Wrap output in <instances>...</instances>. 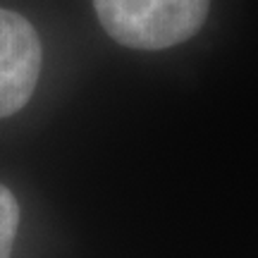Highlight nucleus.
<instances>
[{
  "label": "nucleus",
  "mask_w": 258,
  "mask_h": 258,
  "mask_svg": "<svg viewBox=\"0 0 258 258\" xmlns=\"http://www.w3.org/2000/svg\"><path fill=\"white\" fill-rule=\"evenodd\" d=\"M19 225V206L8 186L0 184V258H10Z\"/></svg>",
  "instance_id": "nucleus-3"
},
{
  "label": "nucleus",
  "mask_w": 258,
  "mask_h": 258,
  "mask_svg": "<svg viewBox=\"0 0 258 258\" xmlns=\"http://www.w3.org/2000/svg\"><path fill=\"white\" fill-rule=\"evenodd\" d=\"M41 41L31 22L0 10V117L22 110L41 74Z\"/></svg>",
  "instance_id": "nucleus-2"
},
{
  "label": "nucleus",
  "mask_w": 258,
  "mask_h": 258,
  "mask_svg": "<svg viewBox=\"0 0 258 258\" xmlns=\"http://www.w3.org/2000/svg\"><path fill=\"white\" fill-rule=\"evenodd\" d=\"M93 8L117 43L163 50L184 43L203 27L211 0H93Z\"/></svg>",
  "instance_id": "nucleus-1"
}]
</instances>
